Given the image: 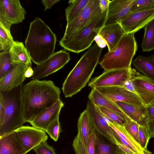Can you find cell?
<instances>
[{
  "label": "cell",
  "mask_w": 154,
  "mask_h": 154,
  "mask_svg": "<svg viewBox=\"0 0 154 154\" xmlns=\"http://www.w3.org/2000/svg\"><path fill=\"white\" fill-rule=\"evenodd\" d=\"M60 92L51 80H32L23 86L21 101L25 122L32 121L60 100Z\"/></svg>",
  "instance_id": "cell-1"
},
{
  "label": "cell",
  "mask_w": 154,
  "mask_h": 154,
  "mask_svg": "<svg viewBox=\"0 0 154 154\" xmlns=\"http://www.w3.org/2000/svg\"><path fill=\"white\" fill-rule=\"evenodd\" d=\"M57 41L55 34L40 18L30 23L25 47L31 60L38 65L54 53Z\"/></svg>",
  "instance_id": "cell-2"
},
{
  "label": "cell",
  "mask_w": 154,
  "mask_h": 154,
  "mask_svg": "<svg viewBox=\"0 0 154 154\" xmlns=\"http://www.w3.org/2000/svg\"><path fill=\"white\" fill-rule=\"evenodd\" d=\"M102 49L95 43L78 62L63 84L62 89L65 97H72L86 86L99 62Z\"/></svg>",
  "instance_id": "cell-3"
},
{
  "label": "cell",
  "mask_w": 154,
  "mask_h": 154,
  "mask_svg": "<svg viewBox=\"0 0 154 154\" xmlns=\"http://www.w3.org/2000/svg\"><path fill=\"white\" fill-rule=\"evenodd\" d=\"M137 49L134 33H125L112 51H108L99 63L105 71L128 69Z\"/></svg>",
  "instance_id": "cell-4"
},
{
  "label": "cell",
  "mask_w": 154,
  "mask_h": 154,
  "mask_svg": "<svg viewBox=\"0 0 154 154\" xmlns=\"http://www.w3.org/2000/svg\"><path fill=\"white\" fill-rule=\"evenodd\" d=\"M107 12L108 9L72 37L65 41H60V45L65 50L76 53L89 48L95 37L105 26Z\"/></svg>",
  "instance_id": "cell-5"
},
{
  "label": "cell",
  "mask_w": 154,
  "mask_h": 154,
  "mask_svg": "<svg viewBox=\"0 0 154 154\" xmlns=\"http://www.w3.org/2000/svg\"><path fill=\"white\" fill-rule=\"evenodd\" d=\"M22 87V85L9 92H2L5 99L6 106L4 118L0 122V137L14 131L25 123L21 101Z\"/></svg>",
  "instance_id": "cell-6"
},
{
  "label": "cell",
  "mask_w": 154,
  "mask_h": 154,
  "mask_svg": "<svg viewBox=\"0 0 154 154\" xmlns=\"http://www.w3.org/2000/svg\"><path fill=\"white\" fill-rule=\"evenodd\" d=\"M102 13L100 0H90L77 17L67 23L64 35L60 41H65L72 37Z\"/></svg>",
  "instance_id": "cell-7"
},
{
  "label": "cell",
  "mask_w": 154,
  "mask_h": 154,
  "mask_svg": "<svg viewBox=\"0 0 154 154\" xmlns=\"http://www.w3.org/2000/svg\"><path fill=\"white\" fill-rule=\"evenodd\" d=\"M26 13L19 0H0V24L10 35L11 25L21 22Z\"/></svg>",
  "instance_id": "cell-8"
},
{
  "label": "cell",
  "mask_w": 154,
  "mask_h": 154,
  "mask_svg": "<svg viewBox=\"0 0 154 154\" xmlns=\"http://www.w3.org/2000/svg\"><path fill=\"white\" fill-rule=\"evenodd\" d=\"M70 59L69 54L64 50L54 53L34 68L32 80H39L56 72L63 68Z\"/></svg>",
  "instance_id": "cell-9"
},
{
  "label": "cell",
  "mask_w": 154,
  "mask_h": 154,
  "mask_svg": "<svg viewBox=\"0 0 154 154\" xmlns=\"http://www.w3.org/2000/svg\"><path fill=\"white\" fill-rule=\"evenodd\" d=\"M131 68L128 69L105 71L92 79L88 86L92 88L119 86L123 87L125 82L131 78Z\"/></svg>",
  "instance_id": "cell-10"
},
{
  "label": "cell",
  "mask_w": 154,
  "mask_h": 154,
  "mask_svg": "<svg viewBox=\"0 0 154 154\" xmlns=\"http://www.w3.org/2000/svg\"><path fill=\"white\" fill-rule=\"evenodd\" d=\"M15 131L26 153L48 138L45 131L33 126H23Z\"/></svg>",
  "instance_id": "cell-11"
},
{
  "label": "cell",
  "mask_w": 154,
  "mask_h": 154,
  "mask_svg": "<svg viewBox=\"0 0 154 154\" xmlns=\"http://www.w3.org/2000/svg\"><path fill=\"white\" fill-rule=\"evenodd\" d=\"M131 81L134 90L145 106L154 103V80L131 69Z\"/></svg>",
  "instance_id": "cell-12"
},
{
  "label": "cell",
  "mask_w": 154,
  "mask_h": 154,
  "mask_svg": "<svg viewBox=\"0 0 154 154\" xmlns=\"http://www.w3.org/2000/svg\"><path fill=\"white\" fill-rule=\"evenodd\" d=\"M154 19V8L130 13L119 23L125 33H135Z\"/></svg>",
  "instance_id": "cell-13"
},
{
  "label": "cell",
  "mask_w": 154,
  "mask_h": 154,
  "mask_svg": "<svg viewBox=\"0 0 154 154\" xmlns=\"http://www.w3.org/2000/svg\"><path fill=\"white\" fill-rule=\"evenodd\" d=\"M112 103L121 102L134 105L143 104L138 95L119 86L95 88Z\"/></svg>",
  "instance_id": "cell-14"
},
{
  "label": "cell",
  "mask_w": 154,
  "mask_h": 154,
  "mask_svg": "<svg viewBox=\"0 0 154 154\" xmlns=\"http://www.w3.org/2000/svg\"><path fill=\"white\" fill-rule=\"evenodd\" d=\"M29 66H30L23 63L14 65L4 76L0 79V91L9 92L22 85L26 78L25 73Z\"/></svg>",
  "instance_id": "cell-15"
},
{
  "label": "cell",
  "mask_w": 154,
  "mask_h": 154,
  "mask_svg": "<svg viewBox=\"0 0 154 154\" xmlns=\"http://www.w3.org/2000/svg\"><path fill=\"white\" fill-rule=\"evenodd\" d=\"M86 110L88 113L94 128L117 144V141L104 116L90 100L88 101Z\"/></svg>",
  "instance_id": "cell-16"
},
{
  "label": "cell",
  "mask_w": 154,
  "mask_h": 154,
  "mask_svg": "<svg viewBox=\"0 0 154 154\" xmlns=\"http://www.w3.org/2000/svg\"><path fill=\"white\" fill-rule=\"evenodd\" d=\"M133 0H112L109 2L105 26L120 23L131 12Z\"/></svg>",
  "instance_id": "cell-17"
},
{
  "label": "cell",
  "mask_w": 154,
  "mask_h": 154,
  "mask_svg": "<svg viewBox=\"0 0 154 154\" xmlns=\"http://www.w3.org/2000/svg\"><path fill=\"white\" fill-rule=\"evenodd\" d=\"M64 105L63 102L60 100L29 123L32 126L46 131L48 126L59 117L60 111Z\"/></svg>",
  "instance_id": "cell-18"
},
{
  "label": "cell",
  "mask_w": 154,
  "mask_h": 154,
  "mask_svg": "<svg viewBox=\"0 0 154 154\" xmlns=\"http://www.w3.org/2000/svg\"><path fill=\"white\" fill-rule=\"evenodd\" d=\"M113 103L131 120L140 125H146L147 113L146 106L134 105L121 102Z\"/></svg>",
  "instance_id": "cell-19"
},
{
  "label": "cell",
  "mask_w": 154,
  "mask_h": 154,
  "mask_svg": "<svg viewBox=\"0 0 154 154\" xmlns=\"http://www.w3.org/2000/svg\"><path fill=\"white\" fill-rule=\"evenodd\" d=\"M120 24L116 23L104 26L98 33L105 40L109 51L113 50L125 34Z\"/></svg>",
  "instance_id": "cell-20"
},
{
  "label": "cell",
  "mask_w": 154,
  "mask_h": 154,
  "mask_svg": "<svg viewBox=\"0 0 154 154\" xmlns=\"http://www.w3.org/2000/svg\"><path fill=\"white\" fill-rule=\"evenodd\" d=\"M14 131L0 137V154H26Z\"/></svg>",
  "instance_id": "cell-21"
},
{
  "label": "cell",
  "mask_w": 154,
  "mask_h": 154,
  "mask_svg": "<svg viewBox=\"0 0 154 154\" xmlns=\"http://www.w3.org/2000/svg\"><path fill=\"white\" fill-rule=\"evenodd\" d=\"M93 130L95 140V154H123L117 144L98 132L94 128Z\"/></svg>",
  "instance_id": "cell-22"
},
{
  "label": "cell",
  "mask_w": 154,
  "mask_h": 154,
  "mask_svg": "<svg viewBox=\"0 0 154 154\" xmlns=\"http://www.w3.org/2000/svg\"><path fill=\"white\" fill-rule=\"evenodd\" d=\"M88 98L95 106L103 107L110 109L116 113L127 121L131 120L118 106L95 88H92Z\"/></svg>",
  "instance_id": "cell-23"
},
{
  "label": "cell",
  "mask_w": 154,
  "mask_h": 154,
  "mask_svg": "<svg viewBox=\"0 0 154 154\" xmlns=\"http://www.w3.org/2000/svg\"><path fill=\"white\" fill-rule=\"evenodd\" d=\"M9 52L13 66L23 63L32 66V60L29 54L22 42L14 41Z\"/></svg>",
  "instance_id": "cell-24"
},
{
  "label": "cell",
  "mask_w": 154,
  "mask_h": 154,
  "mask_svg": "<svg viewBox=\"0 0 154 154\" xmlns=\"http://www.w3.org/2000/svg\"><path fill=\"white\" fill-rule=\"evenodd\" d=\"M136 70L142 74L154 80V56L146 57L139 55L132 62Z\"/></svg>",
  "instance_id": "cell-25"
},
{
  "label": "cell",
  "mask_w": 154,
  "mask_h": 154,
  "mask_svg": "<svg viewBox=\"0 0 154 154\" xmlns=\"http://www.w3.org/2000/svg\"><path fill=\"white\" fill-rule=\"evenodd\" d=\"M106 119L113 133L128 143L132 148L135 154H144L143 149L134 140L123 126L114 122L107 118Z\"/></svg>",
  "instance_id": "cell-26"
},
{
  "label": "cell",
  "mask_w": 154,
  "mask_h": 154,
  "mask_svg": "<svg viewBox=\"0 0 154 154\" xmlns=\"http://www.w3.org/2000/svg\"><path fill=\"white\" fill-rule=\"evenodd\" d=\"M93 128L88 113L85 109L81 113L78 119L77 134L80 136L87 152L88 141Z\"/></svg>",
  "instance_id": "cell-27"
},
{
  "label": "cell",
  "mask_w": 154,
  "mask_h": 154,
  "mask_svg": "<svg viewBox=\"0 0 154 154\" xmlns=\"http://www.w3.org/2000/svg\"><path fill=\"white\" fill-rule=\"evenodd\" d=\"M90 0H72L69 1V6L65 9L67 23H69L80 14Z\"/></svg>",
  "instance_id": "cell-28"
},
{
  "label": "cell",
  "mask_w": 154,
  "mask_h": 154,
  "mask_svg": "<svg viewBox=\"0 0 154 154\" xmlns=\"http://www.w3.org/2000/svg\"><path fill=\"white\" fill-rule=\"evenodd\" d=\"M144 33L141 47L144 52H149L154 49V19L144 27Z\"/></svg>",
  "instance_id": "cell-29"
},
{
  "label": "cell",
  "mask_w": 154,
  "mask_h": 154,
  "mask_svg": "<svg viewBox=\"0 0 154 154\" xmlns=\"http://www.w3.org/2000/svg\"><path fill=\"white\" fill-rule=\"evenodd\" d=\"M9 51L0 53V79L3 77L13 67Z\"/></svg>",
  "instance_id": "cell-30"
},
{
  "label": "cell",
  "mask_w": 154,
  "mask_h": 154,
  "mask_svg": "<svg viewBox=\"0 0 154 154\" xmlns=\"http://www.w3.org/2000/svg\"><path fill=\"white\" fill-rule=\"evenodd\" d=\"M14 41L11 35L9 34L0 24V51H9Z\"/></svg>",
  "instance_id": "cell-31"
},
{
  "label": "cell",
  "mask_w": 154,
  "mask_h": 154,
  "mask_svg": "<svg viewBox=\"0 0 154 154\" xmlns=\"http://www.w3.org/2000/svg\"><path fill=\"white\" fill-rule=\"evenodd\" d=\"M105 116L114 122L124 126L127 121L114 112L101 106H97Z\"/></svg>",
  "instance_id": "cell-32"
},
{
  "label": "cell",
  "mask_w": 154,
  "mask_h": 154,
  "mask_svg": "<svg viewBox=\"0 0 154 154\" xmlns=\"http://www.w3.org/2000/svg\"><path fill=\"white\" fill-rule=\"evenodd\" d=\"M154 8V0H133L131 12Z\"/></svg>",
  "instance_id": "cell-33"
},
{
  "label": "cell",
  "mask_w": 154,
  "mask_h": 154,
  "mask_svg": "<svg viewBox=\"0 0 154 154\" xmlns=\"http://www.w3.org/2000/svg\"><path fill=\"white\" fill-rule=\"evenodd\" d=\"M140 125L136 122L131 120L126 121L124 127L134 140L139 144V128Z\"/></svg>",
  "instance_id": "cell-34"
},
{
  "label": "cell",
  "mask_w": 154,
  "mask_h": 154,
  "mask_svg": "<svg viewBox=\"0 0 154 154\" xmlns=\"http://www.w3.org/2000/svg\"><path fill=\"white\" fill-rule=\"evenodd\" d=\"M150 138L147 125H140L139 128V144L143 149H146L148 143Z\"/></svg>",
  "instance_id": "cell-35"
},
{
  "label": "cell",
  "mask_w": 154,
  "mask_h": 154,
  "mask_svg": "<svg viewBox=\"0 0 154 154\" xmlns=\"http://www.w3.org/2000/svg\"><path fill=\"white\" fill-rule=\"evenodd\" d=\"M61 131L59 117L57 118L48 126L46 131L55 141L57 140Z\"/></svg>",
  "instance_id": "cell-36"
},
{
  "label": "cell",
  "mask_w": 154,
  "mask_h": 154,
  "mask_svg": "<svg viewBox=\"0 0 154 154\" xmlns=\"http://www.w3.org/2000/svg\"><path fill=\"white\" fill-rule=\"evenodd\" d=\"M146 106L147 113L146 125L150 138H154V107L149 105Z\"/></svg>",
  "instance_id": "cell-37"
},
{
  "label": "cell",
  "mask_w": 154,
  "mask_h": 154,
  "mask_svg": "<svg viewBox=\"0 0 154 154\" xmlns=\"http://www.w3.org/2000/svg\"><path fill=\"white\" fill-rule=\"evenodd\" d=\"M33 150L37 154H56L54 149L48 144L47 141L42 142Z\"/></svg>",
  "instance_id": "cell-38"
},
{
  "label": "cell",
  "mask_w": 154,
  "mask_h": 154,
  "mask_svg": "<svg viewBox=\"0 0 154 154\" xmlns=\"http://www.w3.org/2000/svg\"><path fill=\"white\" fill-rule=\"evenodd\" d=\"M72 146L77 154H88L82 139L78 134L74 139Z\"/></svg>",
  "instance_id": "cell-39"
},
{
  "label": "cell",
  "mask_w": 154,
  "mask_h": 154,
  "mask_svg": "<svg viewBox=\"0 0 154 154\" xmlns=\"http://www.w3.org/2000/svg\"><path fill=\"white\" fill-rule=\"evenodd\" d=\"M94 128L90 134L87 145L88 154H95V140Z\"/></svg>",
  "instance_id": "cell-40"
},
{
  "label": "cell",
  "mask_w": 154,
  "mask_h": 154,
  "mask_svg": "<svg viewBox=\"0 0 154 154\" xmlns=\"http://www.w3.org/2000/svg\"><path fill=\"white\" fill-rule=\"evenodd\" d=\"M6 106V102L4 96L2 92L0 93V122L4 117Z\"/></svg>",
  "instance_id": "cell-41"
},
{
  "label": "cell",
  "mask_w": 154,
  "mask_h": 154,
  "mask_svg": "<svg viewBox=\"0 0 154 154\" xmlns=\"http://www.w3.org/2000/svg\"><path fill=\"white\" fill-rule=\"evenodd\" d=\"M94 41L98 46L101 48H103L107 45L106 42L103 38L98 34L95 37Z\"/></svg>",
  "instance_id": "cell-42"
},
{
  "label": "cell",
  "mask_w": 154,
  "mask_h": 154,
  "mask_svg": "<svg viewBox=\"0 0 154 154\" xmlns=\"http://www.w3.org/2000/svg\"><path fill=\"white\" fill-rule=\"evenodd\" d=\"M60 1L59 0H43L41 2L45 7V11L48 9H51L54 4Z\"/></svg>",
  "instance_id": "cell-43"
},
{
  "label": "cell",
  "mask_w": 154,
  "mask_h": 154,
  "mask_svg": "<svg viewBox=\"0 0 154 154\" xmlns=\"http://www.w3.org/2000/svg\"><path fill=\"white\" fill-rule=\"evenodd\" d=\"M123 154H135L134 152L128 147L117 142V144Z\"/></svg>",
  "instance_id": "cell-44"
},
{
  "label": "cell",
  "mask_w": 154,
  "mask_h": 154,
  "mask_svg": "<svg viewBox=\"0 0 154 154\" xmlns=\"http://www.w3.org/2000/svg\"><path fill=\"white\" fill-rule=\"evenodd\" d=\"M131 79V78L126 81L123 87L130 91L136 93L134 90Z\"/></svg>",
  "instance_id": "cell-45"
},
{
  "label": "cell",
  "mask_w": 154,
  "mask_h": 154,
  "mask_svg": "<svg viewBox=\"0 0 154 154\" xmlns=\"http://www.w3.org/2000/svg\"><path fill=\"white\" fill-rule=\"evenodd\" d=\"M109 0H100V6L102 13L108 9Z\"/></svg>",
  "instance_id": "cell-46"
},
{
  "label": "cell",
  "mask_w": 154,
  "mask_h": 154,
  "mask_svg": "<svg viewBox=\"0 0 154 154\" xmlns=\"http://www.w3.org/2000/svg\"><path fill=\"white\" fill-rule=\"evenodd\" d=\"M33 69L32 68V66H29L25 73V76L27 78L30 77L33 75Z\"/></svg>",
  "instance_id": "cell-47"
},
{
  "label": "cell",
  "mask_w": 154,
  "mask_h": 154,
  "mask_svg": "<svg viewBox=\"0 0 154 154\" xmlns=\"http://www.w3.org/2000/svg\"><path fill=\"white\" fill-rule=\"evenodd\" d=\"M143 152L144 154H152L151 152L147 150V149H144Z\"/></svg>",
  "instance_id": "cell-48"
},
{
  "label": "cell",
  "mask_w": 154,
  "mask_h": 154,
  "mask_svg": "<svg viewBox=\"0 0 154 154\" xmlns=\"http://www.w3.org/2000/svg\"><path fill=\"white\" fill-rule=\"evenodd\" d=\"M149 105L154 107V103L151 104V105Z\"/></svg>",
  "instance_id": "cell-49"
},
{
  "label": "cell",
  "mask_w": 154,
  "mask_h": 154,
  "mask_svg": "<svg viewBox=\"0 0 154 154\" xmlns=\"http://www.w3.org/2000/svg\"><path fill=\"white\" fill-rule=\"evenodd\" d=\"M75 154H77V153H75Z\"/></svg>",
  "instance_id": "cell-50"
}]
</instances>
